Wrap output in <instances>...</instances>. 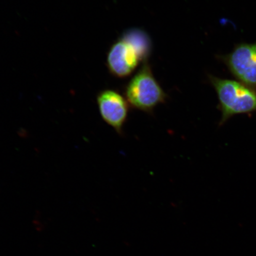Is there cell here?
I'll use <instances>...</instances> for the list:
<instances>
[{"label":"cell","mask_w":256,"mask_h":256,"mask_svg":"<svg viewBox=\"0 0 256 256\" xmlns=\"http://www.w3.org/2000/svg\"><path fill=\"white\" fill-rule=\"evenodd\" d=\"M218 98V110L222 112L219 123L222 126L236 115L256 112V90L235 80L208 75Z\"/></svg>","instance_id":"cell-1"},{"label":"cell","mask_w":256,"mask_h":256,"mask_svg":"<svg viewBox=\"0 0 256 256\" xmlns=\"http://www.w3.org/2000/svg\"><path fill=\"white\" fill-rule=\"evenodd\" d=\"M124 94L130 107L150 114L158 106L166 104L168 98L148 62L142 64L124 86Z\"/></svg>","instance_id":"cell-2"},{"label":"cell","mask_w":256,"mask_h":256,"mask_svg":"<svg viewBox=\"0 0 256 256\" xmlns=\"http://www.w3.org/2000/svg\"><path fill=\"white\" fill-rule=\"evenodd\" d=\"M220 58L238 82L256 90V42L236 44L231 52Z\"/></svg>","instance_id":"cell-3"},{"label":"cell","mask_w":256,"mask_h":256,"mask_svg":"<svg viewBox=\"0 0 256 256\" xmlns=\"http://www.w3.org/2000/svg\"><path fill=\"white\" fill-rule=\"evenodd\" d=\"M97 103L102 119L118 135L124 136L130 106L126 98L114 90H104L98 94Z\"/></svg>","instance_id":"cell-4"},{"label":"cell","mask_w":256,"mask_h":256,"mask_svg":"<svg viewBox=\"0 0 256 256\" xmlns=\"http://www.w3.org/2000/svg\"><path fill=\"white\" fill-rule=\"evenodd\" d=\"M140 63L144 62L136 48L121 37L112 44L107 54L108 72L115 78H128Z\"/></svg>","instance_id":"cell-5"},{"label":"cell","mask_w":256,"mask_h":256,"mask_svg":"<svg viewBox=\"0 0 256 256\" xmlns=\"http://www.w3.org/2000/svg\"><path fill=\"white\" fill-rule=\"evenodd\" d=\"M120 37L136 48L144 63L148 62L152 52V41L145 31L139 28H130Z\"/></svg>","instance_id":"cell-6"}]
</instances>
